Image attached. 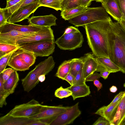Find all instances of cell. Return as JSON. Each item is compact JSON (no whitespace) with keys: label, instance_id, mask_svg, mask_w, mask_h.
<instances>
[{"label":"cell","instance_id":"obj_54","mask_svg":"<svg viewBox=\"0 0 125 125\" xmlns=\"http://www.w3.org/2000/svg\"><path fill=\"white\" fill-rule=\"evenodd\" d=\"M124 87H125V83H124Z\"/></svg>","mask_w":125,"mask_h":125},{"label":"cell","instance_id":"obj_34","mask_svg":"<svg viewBox=\"0 0 125 125\" xmlns=\"http://www.w3.org/2000/svg\"><path fill=\"white\" fill-rule=\"evenodd\" d=\"M82 68L75 77L73 85H80L85 84Z\"/></svg>","mask_w":125,"mask_h":125},{"label":"cell","instance_id":"obj_22","mask_svg":"<svg viewBox=\"0 0 125 125\" xmlns=\"http://www.w3.org/2000/svg\"><path fill=\"white\" fill-rule=\"evenodd\" d=\"M19 80V74L17 71L15 70L4 83V89L9 95L14 93Z\"/></svg>","mask_w":125,"mask_h":125},{"label":"cell","instance_id":"obj_28","mask_svg":"<svg viewBox=\"0 0 125 125\" xmlns=\"http://www.w3.org/2000/svg\"><path fill=\"white\" fill-rule=\"evenodd\" d=\"M83 62L81 57L71 59L70 73L75 77L83 67Z\"/></svg>","mask_w":125,"mask_h":125},{"label":"cell","instance_id":"obj_30","mask_svg":"<svg viewBox=\"0 0 125 125\" xmlns=\"http://www.w3.org/2000/svg\"><path fill=\"white\" fill-rule=\"evenodd\" d=\"M79 0H63L61 4V11L80 6Z\"/></svg>","mask_w":125,"mask_h":125},{"label":"cell","instance_id":"obj_14","mask_svg":"<svg viewBox=\"0 0 125 125\" xmlns=\"http://www.w3.org/2000/svg\"><path fill=\"white\" fill-rule=\"evenodd\" d=\"M46 27L29 24L28 25H19L7 21L0 27V33L14 31L23 33H35Z\"/></svg>","mask_w":125,"mask_h":125},{"label":"cell","instance_id":"obj_1","mask_svg":"<svg viewBox=\"0 0 125 125\" xmlns=\"http://www.w3.org/2000/svg\"><path fill=\"white\" fill-rule=\"evenodd\" d=\"M112 21H97L83 26L85 30L88 44L96 57L109 58L108 36Z\"/></svg>","mask_w":125,"mask_h":125},{"label":"cell","instance_id":"obj_29","mask_svg":"<svg viewBox=\"0 0 125 125\" xmlns=\"http://www.w3.org/2000/svg\"><path fill=\"white\" fill-rule=\"evenodd\" d=\"M20 47L18 45L0 43V58Z\"/></svg>","mask_w":125,"mask_h":125},{"label":"cell","instance_id":"obj_31","mask_svg":"<svg viewBox=\"0 0 125 125\" xmlns=\"http://www.w3.org/2000/svg\"><path fill=\"white\" fill-rule=\"evenodd\" d=\"M9 95L4 88V83L1 73H0V107L6 106V98Z\"/></svg>","mask_w":125,"mask_h":125},{"label":"cell","instance_id":"obj_26","mask_svg":"<svg viewBox=\"0 0 125 125\" xmlns=\"http://www.w3.org/2000/svg\"><path fill=\"white\" fill-rule=\"evenodd\" d=\"M71 59L65 60L59 67L55 76L59 78L64 80V79L70 72Z\"/></svg>","mask_w":125,"mask_h":125},{"label":"cell","instance_id":"obj_6","mask_svg":"<svg viewBox=\"0 0 125 125\" xmlns=\"http://www.w3.org/2000/svg\"><path fill=\"white\" fill-rule=\"evenodd\" d=\"M42 105L33 99L26 103L15 106L7 114L13 117L30 118L39 113Z\"/></svg>","mask_w":125,"mask_h":125},{"label":"cell","instance_id":"obj_17","mask_svg":"<svg viewBox=\"0 0 125 125\" xmlns=\"http://www.w3.org/2000/svg\"><path fill=\"white\" fill-rule=\"evenodd\" d=\"M101 3L102 7L115 20L119 22L122 19L121 12L115 0H103Z\"/></svg>","mask_w":125,"mask_h":125},{"label":"cell","instance_id":"obj_21","mask_svg":"<svg viewBox=\"0 0 125 125\" xmlns=\"http://www.w3.org/2000/svg\"><path fill=\"white\" fill-rule=\"evenodd\" d=\"M125 117V93L121 98L114 119L110 125H120Z\"/></svg>","mask_w":125,"mask_h":125},{"label":"cell","instance_id":"obj_46","mask_svg":"<svg viewBox=\"0 0 125 125\" xmlns=\"http://www.w3.org/2000/svg\"><path fill=\"white\" fill-rule=\"evenodd\" d=\"M94 84L97 88L98 91L102 87V84L98 80H94Z\"/></svg>","mask_w":125,"mask_h":125},{"label":"cell","instance_id":"obj_53","mask_svg":"<svg viewBox=\"0 0 125 125\" xmlns=\"http://www.w3.org/2000/svg\"><path fill=\"white\" fill-rule=\"evenodd\" d=\"M103 0H92V1L95 0L96 1L98 2H100L101 3V2L103 1Z\"/></svg>","mask_w":125,"mask_h":125},{"label":"cell","instance_id":"obj_2","mask_svg":"<svg viewBox=\"0 0 125 125\" xmlns=\"http://www.w3.org/2000/svg\"><path fill=\"white\" fill-rule=\"evenodd\" d=\"M108 39L109 58L125 73V30L118 21H112Z\"/></svg>","mask_w":125,"mask_h":125},{"label":"cell","instance_id":"obj_4","mask_svg":"<svg viewBox=\"0 0 125 125\" xmlns=\"http://www.w3.org/2000/svg\"><path fill=\"white\" fill-rule=\"evenodd\" d=\"M111 20L108 13L102 7H87V10L68 20L75 27L83 26L96 21Z\"/></svg>","mask_w":125,"mask_h":125},{"label":"cell","instance_id":"obj_42","mask_svg":"<svg viewBox=\"0 0 125 125\" xmlns=\"http://www.w3.org/2000/svg\"><path fill=\"white\" fill-rule=\"evenodd\" d=\"M79 31L77 28L73 26H70L65 29L64 34L73 33Z\"/></svg>","mask_w":125,"mask_h":125},{"label":"cell","instance_id":"obj_19","mask_svg":"<svg viewBox=\"0 0 125 125\" xmlns=\"http://www.w3.org/2000/svg\"><path fill=\"white\" fill-rule=\"evenodd\" d=\"M16 50L11 55L7 65L17 71H22L28 70L30 66L20 57L16 52Z\"/></svg>","mask_w":125,"mask_h":125},{"label":"cell","instance_id":"obj_38","mask_svg":"<svg viewBox=\"0 0 125 125\" xmlns=\"http://www.w3.org/2000/svg\"><path fill=\"white\" fill-rule=\"evenodd\" d=\"M101 77L100 74L94 72L87 77L85 79V81H94L96 80H99Z\"/></svg>","mask_w":125,"mask_h":125},{"label":"cell","instance_id":"obj_5","mask_svg":"<svg viewBox=\"0 0 125 125\" xmlns=\"http://www.w3.org/2000/svg\"><path fill=\"white\" fill-rule=\"evenodd\" d=\"M55 40H45L18 46L21 49L32 52L36 57H42L52 54L55 50Z\"/></svg>","mask_w":125,"mask_h":125},{"label":"cell","instance_id":"obj_18","mask_svg":"<svg viewBox=\"0 0 125 125\" xmlns=\"http://www.w3.org/2000/svg\"><path fill=\"white\" fill-rule=\"evenodd\" d=\"M122 98L113 104L104 106L101 107L97 111L95 114L104 117L109 121L110 123L114 119Z\"/></svg>","mask_w":125,"mask_h":125},{"label":"cell","instance_id":"obj_9","mask_svg":"<svg viewBox=\"0 0 125 125\" xmlns=\"http://www.w3.org/2000/svg\"><path fill=\"white\" fill-rule=\"evenodd\" d=\"M94 55L93 53H88L81 57L83 62V72L85 81L87 77L95 72L107 71L99 64Z\"/></svg>","mask_w":125,"mask_h":125},{"label":"cell","instance_id":"obj_48","mask_svg":"<svg viewBox=\"0 0 125 125\" xmlns=\"http://www.w3.org/2000/svg\"><path fill=\"white\" fill-rule=\"evenodd\" d=\"M109 90L111 92L115 93L117 91V88L115 86L113 85L110 88Z\"/></svg>","mask_w":125,"mask_h":125},{"label":"cell","instance_id":"obj_41","mask_svg":"<svg viewBox=\"0 0 125 125\" xmlns=\"http://www.w3.org/2000/svg\"><path fill=\"white\" fill-rule=\"evenodd\" d=\"M75 77L70 72L65 78L64 80L67 81L71 86L73 85Z\"/></svg>","mask_w":125,"mask_h":125},{"label":"cell","instance_id":"obj_15","mask_svg":"<svg viewBox=\"0 0 125 125\" xmlns=\"http://www.w3.org/2000/svg\"><path fill=\"white\" fill-rule=\"evenodd\" d=\"M35 33H23L14 31L0 33V43L17 45V42L18 40Z\"/></svg>","mask_w":125,"mask_h":125},{"label":"cell","instance_id":"obj_39","mask_svg":"<svg viewBox=\"0 0 125 125\" xmlns=\"http://www.w3.org/2000/svg\"><path fill=\"white\" fill-rule=\"evenodd\" d=\"M6 15L3 9L0 8V27L4 25L7 22Z\"/></svg>","mask_w":125,"mask_h":125},{"label":"cell","instance_id":"obj_47","mask_svg":"<svg viewBox=\"0 0 125 125\" xmlns=\"http://www.w3.org/2000/svg\"><path fill=\"white\" fill-rule=\"evenodd\" d=\"M16 3L12 0H7V5L5 7L6 8H10L15 4Z\"/></svg>","mask_w":125,"mask_h":125},{"label":"cell","instance_id":"obj_24","mask_svg":"<svg viewBox=\"0 0 125 125\" xmlns=\"http://www.w3.org/2000/svg\"><path fill=\"white\" fill-rule=\"evenodd\" d=\"M88 7L80 6L68 10L61 11V15L65 20H69L87 10Z\"/></svg>","mask_w":125,"mask_h":125},{"label":"cell","instance_id":"obj_11","mask_svg":"<svg viewBox=\"0 0 125 125\" xmlns=\"http://www.w3.org/2000/svg\"><path fill=\"white\" fill-rule=\"evenodd\" d=\"M39 7L38 1H37L20 8L12 14L8 21L14 23L27 19Z\"/></svg>","mask_w":125,"mask_h":125},{"label":"cell","instance_id":"obj_36","mask_svg":"<svg viewBox=\"0 0 125 125\" xmlns=\"http://www.w3.org/2000/svg\"><path fill=\"white\" fill-rule=\"evenodd\" d=\"M115 0L121 12L122 19H125V0Z\"/></svg>","mask_w":125,"mask_h":125},{"label":"cell","instance_id":"obj_40","mask_svg":"<svg viewBox=\"0 0 125 125\" xmlns=\"http://www.w3.org/2000/svg\"><path fill=\"white\" fill-rule=\"evenodd\" d=\"M125 93V91L120 92L116 95L112 101L108 105H111L117 102L123 97Z\"/></svg>","mask_w":125,"mask_h":125},{"label":"cell","instance_id":"obj_50","mask_svg":"<svg viewBox=\"0 0 125 125\" xmlns=\"http://www.w3.org/2000/svg\"><path fill=\"white\" fill-rule=\"evenodd\" d=\"M45 75H42L39 77V82H42L45 80Z\"/></svg>","mask_w":125,"mask_h":125},{"label":"cell","instance_id":"obj_44","mask_svg":"<svg viewBox=\"0 0 125 125\" xmlns=\"http://www.w3.org/2000/svg\"><path fill=\"white\" fill-rule=\"evenodd\" d=\"M39 0H24L19 9L31 3L38 1Z\"/></svg>","mask_w":125,"mask_h":125},{"label":"cell","instance_id":"obj_12","mask_svg":"<svg viewBox=\"0 0 125 125\" xmlns=\"http://www.w3.org/2000/svg\"><path fill=\"white\" fill-rule=\"evenodd\" d=\"M45 40H54L53 31L51 27H46L29 36L18 40L17 44L19 45Z\"/></svg>","mask_w":125,"mask_h":125},{"label":"cell","instance_id":"obj_37","mask_svg":"<svg viewBox=\"0 0 125 125\" xmlns=\"http://www.w3.org/2000/svg\"><path fill=\"white\" fill-rule=\"evenodd\" d=\"M93 125H110L109 121L104 117H99L93 124Z\"/></svg>","mask_w":125,"mask_h":125},{"label":"cell","instance_id":"obj_25","mask_svg":"<svg viewBox=\"0 0 125 125\" xmlns=\"http://www.w3.org/2000/svg\"><path fill=\"white\" fill-rule=\"evenodd\" d=\"M20 57L30 67L35 63L36 56L32 52L26 51L20 48L16 51Z\"/></svg>","mask_w":125,"mask_h":125},{"label":"cell","instance_id":"obj_16","mask_svg":"<svg viewBox=\"0 0 125 125\" xmlns=\"http://www.w3.org/2000/svg\"><path fill=\"white\" fill-rule=\"evenodd\" d=\"M57 18L53 14L43 16H32L28 19L29 25L42 27H51L57 24Z\"/></svg>","mask_w":125,"mask_h":125},{"label":"cell","instance_id":"obj_3","mask_svg":"<svg viewBox=\"0 0 125 125\" xmlns=\"http://www.w3.org/2000/svg\"><path fill=\"white\" fill-rule=\"evenodd\" d=\"M55 62L52 56L41 62L21 80L24 90L29 92L38 84L39 77L47 75L54 68Z\"/></svg>","mask_w":125,"mask_h":125},{"label":"cell","instance_id":"obj_51","mask_svg":"<svg viewBox=\"0 0 125 125\" xmlns=\"http://www.w3.org/2000/svg\"><path fill=\"white\" fill-rule=\"evenodd\" d=\"M120 125H125V117L121 122Z\"/></svg>","mask_w":125,"mask_h":125},{"label":"cell","instance_id":"obj_10","mask_svg":"<svg viewBox=\"0 0 125 125\" xmlns=\"http://www.w3.org/2000/svg\"><path fill=\"white\" fill-rule=\"evenodd\" d=\"M70 107L61 105L50 106L42 105L39 113L30 118L40 120L56 118L60 114L66 111Z\"/></svg>","mask_w":125,"mask_h":125},{"label":"cell","instance_id":"obj_52","mask_svg":"<svg viewBox=\"0 0 125 125\" xmlns=\"http://www.w3.org/2000/svg\"><path fill=\"white\" fill-rule=\"evenodd\" d=\"M13 1H14L16 3H17L20 1L21 0H12Z\"/></svg>","mask_w":125,"mask_h":125},{"label":"cell","instance_id":"obj_7","mask_svg":"<svg viewBox=\"0 0 125 125\" xmlns=\"http://www.w3.org/2000/svg\"><path fill=\"white\" fill-rule=\"evenodd\" d=\"M84 40L80 31L73 33L64 34L57 38L55 43L60 49L72 50L82 46Z\"/></svg>","mask_w":125,"mask_h":125},{"label":"cell","instance_id":"obj_45","mask_svg":"<svg viewBox=\"0 0 125 125\" xmlns=\"http://www.w3.org/2000/svg\"><path fill=\"white\" fill-rule=\"evenodd\" d=\"M100 72L101 77H102L104 79H107L109 74L111 73H112L111 72L108 71H101Z\"/></svg>","mask_w":125,"mask_h":125},{"label":"cell","instance_id":"obj_35","mask_svg":"<svg viewBox=\"0 0 125 125\" xmlns=\"http://www.w3.org/2000/svg\"><path fill=\"white\" fill-rule=\"evenodd\" d=\"M14 71V70L11 68H8L5 69L1 73L2 75L4 83L9 79L12 73Z\"/></svg>","mask_w":125,"mask_h":125},{"label":"cell","instance_id":"obj_49","mask_svg":"<svg viewBox=\"0 0 125 125\" xmlns=\"http://www.w3.org/2000/svg\"><path fill=\"white\" fill-rule=\"evenodd\" d=\"M118 22L121 27L125 30V19H122Z\"/></svg>","mask_w":125,"mask_h":125},{"label":"cell","instance_id":"obj_43","mask_svg":"<svg viewBox=\"0 0 125 125\" xmlns=\"http://www.w3.org/2000/svg\"><path fill=\"white\" fill-rule=\"evenodd\" d=\"M92 0H79L80 5L85 7H87L90 5Z\"/></svg>","mask_w":125,"mask_h":125},{"label":"cell","instance_id":"obj_8","mask_svg":"<svg viewBox=\"0 0 125 125\" xmlns=\"http://www.w3.org/2000/svg\"><path fill=\"white\" fill-rule=\"evenodd\" d=\"M78 102L71 106L66 111L58 116L52 122L50 125H66L72 123L81 114Z\"/></svg>","mask_w":125,"mask_h":125},{"label":"cell","instance_id":"obj_32","mask_svg":"<svg viewBox=\"0 0 125 125\" xmlns=\"http://www.w3.org/2000/svg\"><path fill=\"white\" fill-rule=\"evenodd\" d=\"M72 92L67 88H64L62 86L57 89L55 91V96L60 99L66 98L72 96Z\"/></svg>","mask_w":125,"mask_h":125},{"label":"cell","instance_id":"obj_33","mask_svg":"<svg viewBox=\"0 0 125 125\" xmlns=\"http://www.w3.org/2000/svg\"><path fill=\"white\" fill-rule=\"evenodd\" d=\"M16 50L0 58V73H2L5 69L11 55Z\"/></svg>","mask_w":125,"mask_h":125},{"label":"cell","instance_id":"obj_23","mask_svg":"<svg viewBox=\"0 0 125 125\" xmlns=\"http://www.w3.org/2000/svg\"><path fill=\"white\" fill-rule=\"evenodd\" d=\"M98 63L107 70L112 73L120 71V68L113 62L109 58L100 57L96 58Z\"/></svg>","mask_w":125,"mask_h":125},{"label":"cell","instance_id":"obj_20","mask_svg":"<svg viewBox=\"0 0 125 125\" xmlns=\"http://www.w3.org/2000/svg\"><path fill=\"white\" fill-rule=\"evenodd\" d=\"M67 88L72 92V96L73 100L77 98L87 96L91 93L89 87L86 83L80 85L71 86Z\"/></svg>","mask_w":125,"mask_h":125},{"label":"cell","instance_id":"obj_13","mask_svg":"<svg viewBox=\"0 0 125 125\" xmlns=\"http://www.w3.org/2000/svg\"><path fill=\"white\" fill-rule=\"evenodd\" d=\"M0 125H43L40 120L15 117L6 114L0 118Z\"/></svg>","mask_w":125,"mask_h":125},{"label":"cell","instance_id":"obj_27","mask_svg":"<svg viewBox=\"0 0 125 125\" xmlns=\"http://www.w3.org/2000/svg\"><path fill=\"white\" fill-rule=\"evenodd\" d=\"M63 0H39L40 7L44 6L54 9L57 11L61 10V4Z\"/></svg>","mask_w":125,"mask_h":125}]
</instances>
